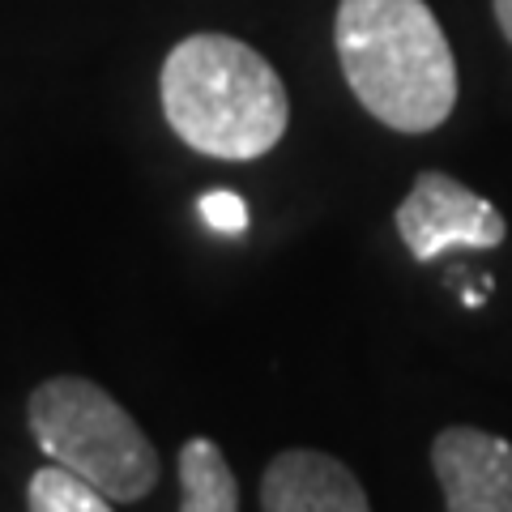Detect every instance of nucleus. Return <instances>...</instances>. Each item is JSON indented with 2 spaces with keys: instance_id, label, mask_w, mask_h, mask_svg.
I'll use <instances>...</instances> for the list:
<instances>
[{
  "instance_id": "2",
  "label": "nucleus",
  "mask_w": 512,
  "mask_h": 512,
  "mask_svg": "<svg viewBox=\"0 0 512 512\" xmlns=\"http://www.w3.org/2000/svg\"><path fill=\"white\" fill-rule=\"evenodd\" d=\"M158 99L171 133L188 150L252 163L278 146L291 124V94L256 47L231 35H188L167 52Z\"/></svg>"
},
{
  "instance_id": "8",
  "label": "nucleus",
  "mask_w": 512,
  "mask_h": 512,
  "mask_svg": "<svg viewBox=\"0 0 512 512\" xmlns=\"http://www.w3.org/2000/svg\"><path fill=\"white\" fill-rule=\"evenodd\" d=\"M26 508L30 512H107L116 504H111L94 483H86L77 470L52 461V466H43V470L30 474Z\"/></svg>"
},
{
  "instance_id": "1",
  "label": "nucleus",
  "mask_w": 512,
  "mask_h": 512,
  "mask_svg": "<svg viewBox=\"0 0 512 512\" xmlns=\"http://www.w3.org/2000/svg\"><path fill=\"white\" fill-rule=\"evenodd\" d=\"M333 47L350 94L384 128L431 133L457 107V60L427 0H338Z\"/></svg>"
},
{
  "instance_id": "3",
  "label": "nucleus",
  "mask_w": 512,
  "mask_h": 512,
  "mask_svg": "<svg viewBox=\"0 0 512 512\" xmlns=\"http://www.w3.org/2000/svg\"><path fill=\"white\" fill-rule=\"evenodd\" d=\"M30 436L52 461L94 483L111 504H141L158 487V448L103 384L52 376L26 402Z\"/></svg>"
},
{
  "instance_id": "10",
  "label": "nucleus",
  "mask_w": 512,
  "mask_h": 512,
  "mask_svg": "<svg viewBox=\"0 0 512 512\" xmlns=\"http://www.w3.org/2000/svg\"><path fill=\"white\" fill-rule=\"evenodd\" d=\"M491 5H495V22H500L504 39L512 43V0H491Z\"/></svg>"
},
{
  "instance_id": "4",
  "label": "nucleus",
  "mask_w": 512,
  "mask_h": 512,
  "mask_svg": "<svg viewBox=\"0 0 512 512\" xmlns=\"http://www.w3.org/2000/svg\"><path fill=\"white\" fill-rule=\"evenodd\" d=\"M393 222L414 261H436L448 248H500L508 235L504 214L448 171L414 175Z\"/></svg>"
},
{
  "instance_id": "6",
  "label": "nucleus",
  "mask_w": 512,
  "mask_h": 512,
  "mask_svg": "<svg viewBox=\"0 0 512 512\" xmlns=\"http://www.w3.org/2000/svg\"><path fill=\"white\" fill-rule=\"evenodd\" d=\"M265 512H367L372 500L346 461L320 448H282L261 474Z\"/></svg>"
},
{
  "instance_id": "5",
  "label": "nucleus",
  "mask_w": 512,
  "mask_h": 512,
  "mask_svg": "<svg viewBox=\"0 0 512 512\" xmlns=\"http://www.w3.org/2000/svg\"><path fill=\"white\" fill-rule=\"evenodd\" d=\"M431 470L448 512H512V444L483 427H444Z\"/></svg>"
},
{
  "instance_id": "9",
  "label": "nucleus",
  "mask_w": 512,
  "mask_h": 512,
  "mask_svg": "<svg viewBox=\"0 0 512 512\" xmlns=\"http://www.w3.org/2000/svg\"><path fill=\"white\" fill-rule=\"evenodd\" d=\"M201 218L210 222L214 231H222V235H239L248 227V205L235 197V192H205L201 197Z\"/></svg>"
},
{
  "instance_id": "7",
  "label": "nucleus",
  "mask_w": 512,
  "mask_h": 512,
  "mask_svg": "<svg viewBox=\"0 0 512 512\" xmlns=\"http://www.w3.org/2000/svg\"><path fill=\"white\" fill-rule=\"evenodd\" d=\"M175 470H180V512H239V483L231 474V461L210 436L184 440Z\"/></svg>"
}]
</instances>
